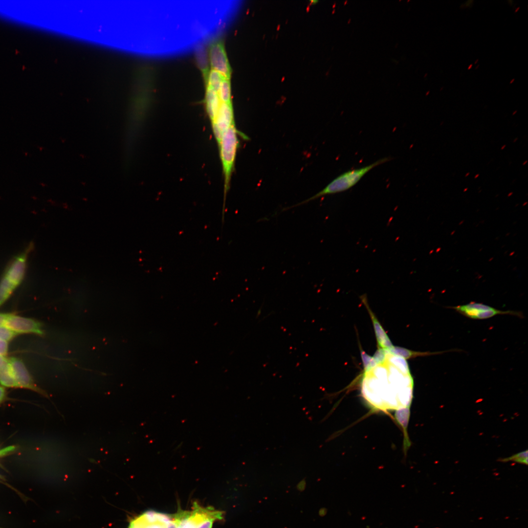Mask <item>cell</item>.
I'll list each match as a JSON object with an SVG mask.
<instances>
[{
    "instance_id": "2",
    "label": "cell",
    "mask_w": 528,
    "mask_h": 528,
    "mask_svg": "<svg viewBox=\"0 0 528 528\" xmlns=\"http://www.w3.org/2000/svg\"><path fill=\"white\" fill-rule=\"evenodd\" d=\"M392 159L390 157H384L369 165L348 171L338 176L316 194L290 207L285 208L283 211L306 204L322 196L346 191L356 184L372 169L391 160Z\"/></svg>"
},
{
    "instance_id": "21",
    "label": "cell",
    "mask_w": 528,
    "mask_h": 528,
    "mask_svg": "<svg viewBox=\"0 0 528 528\" xmlns=\"http://www.w3.org/2000/svg\"><path fill=\"white\" fill-rule=\"evenodd\" d=\"M9 315V313H0V327L4 326L5 321Z\"/></svg>"
},
{
    "instance_id": "7",
    "label": "cell",
    "mask_w": 528,
    "mask_h": 528,
    "mask_svg": "<svg viewBox=\"0 0 528 528\" xmlns=\"http://www.w3.org/2000/svg\"><path fill=\"white\" fill-rule=\"evenodd\" d=\"M209 518L222 520L223 512L211 507H203L195 503L193 511L182 521L180 528H197L201 523Z\"/></svg>"
},
{
    "instance_id": "15",
    "label": "cell",
    "mask_w": 528,
    "mask_h": 528,
    "mask_svg": "<svg viewBox=\"0 0 528 528\" xmlns=\"http://www.w3.org/2000/svg\"><path fill=\"white\" fill-rule=\"evenodd\" d=\"M218 93L221 102L232 104L230 79H223Z\"/></svg>"
},
{
    "instance_id": "5",
    "label": "cell",
    "mask_w": 528,
    "mask_h": 528,
    "mask_svg": "<svg viewBox=\"0 0 528 528\" xmlns=\"http://www.w3.org/2000/svg\"><path fill=\"white\" fill-rule=\"evenodd\" d=\"M465 317L475 319H484L498 314H510L522 317V313L512 310H501L490 306L475 302L450 307Z\"/></svg>"
},
{
    "instance_id": "14",
    "label": "cell",
    "mask_w": 528,
    "mask_h": 528,
    "mask_svg": "<svg viewBox=\"0 0 528 528\" xmlns=\"http://www.w3.org/2000/svg\"><path fill=\"white\" fill-rule=\"evenodd\" d=\"M0 383L8 387H18L11 366L8 362L0 367Z\"/></svg>"
},
{
    "instance_id": "10",
    "label": "cell",
    "mask_w": 528,
    "mask_h": 528,
    "mask_svg": "<svg viewBox=\"0 0 528 528\" xmlns=\"http://www.w3.org/2000/svg\"><path fill=\"white\" fill-rule=\"evenodd\" d=\"M209 57L212 69L219 72L224 78L230 79L231 68L221 42L218 41L211 44Z\"/></svg>"
},
{
    "instance_id": "19",
    "label": "cell",
    "mask_w": 528,
    "mask_h": 528,
    "mask_svg": "<svg viewBox=\"0 0 528 528\" xmlns=\"http://www.w3.org/2000/svg\"><path fill=\"white\" fill-rule=\"evenodd\" d=\"M216 520L213 518H209L201 523L197 528H212L213 522Z\"/></svg>"
},
{
    "instance_id": "20",
    "label": "cell",
    "mask_w": 528,
    "mask_h": 528,
    "mask_svg": "<svg viewBox=\"0 0 528 528\" xmlns=\"http://www.w3.org/2000/svg\"><path fill=\"white\" fill-rule=\"evenodd\" d=\"M8 352L7 341L0 339V355L5 356Z\"/></svg>"
},
{
    "instance_id": "11",
    "label": "cell",
    "mask_w": 528,
    "mask_h": 528,
    "mask_svg": "<svg viewBox=\"0 0 528 528\" xmlns=\"http://www.w3.org/2000/svg\"><path fill=\"white\" fill-rule=\"evenodd\" d=\"M8 360L18 387L29 389L44 395V392L35 384L31 375L21 360L14 357H10Z\"/></svg>"
},
{
    "instance_id": "27",
    "label": "cell",
    "mask_w": 528,
    "mask_h": 528,
    "mask_svg": "<svg viewBox=\"0 0 528 528\" xmlns=\"http://www.w3.org/2000/svg\"><path fill=\"white\" fill-rule=\"evenodd\" d=\"M519 8L520 7H518V8L515 10V12H517V11L519 9Z\"/></svg>"
},
{
    "instance_id": "26",
    "label": "cell",
    "mask_w": 528,
    "mask_h": 528,
    "mask_svg": "<svg viewBox=\"0 0 528 528\" xmlns=\"http://www.w3.org/2000/svg\"><path fill=\"white\" fill-rule=\"evenodd\" d=\"M514 80H515L514 79H513L512 80H511V81L510 82V84H512L514 82Z\"/></svg>"
},
{
    "instance_id": "9",
    "label": "cell",
    "mask_w": 528,
    "mask_h": 528,
    "mask_svg": "<svg viewBox=\"0 0 528 528\" xmlns=\"http://www.w3.org/2000/svg\"><path fill=\"white\" fill-rule=\"evenodd\" d=\"M171 518L168 515L148 511L132 519L128 528H166Z\"/></svg>"
},
{
    "instance_id": "22",
    "label": "cell",
    "mask_w": 528,
    "mask_h": 528,
    "mask_svg": "<svg viewBox=\"0 0 528 528\" xmlns=\"http://www.w3.org/2000/svg\"><path fill=\"white\" fill-rule=\"evenodd\" d=\"M5 395V390L3 388L0 386V402H1L4 399Z\"/></svg>"
},
{
    "instance_id": "16",
    "label": "cell",
    "mask_w": 528,
    "mask_h": 528,
    "mask_svg": "<svg viewBox=\"0 0 528 528\" xmlns=\"http://www.w3.org/2000/svg\"><path fill=\"white\" fill-rule=\"evenodd\" d=\"M224 78L219 72L212 69L208 74L207 86L218 92Z\"/></svg>"
},
{
    "instance_id": "1",
    "label": "cell",
    "mask_w": 528,
    "mask_h": 528,
    "mask_svg": "<svg viewBox=\"0 0 528 528\" xmlns=\"http://www.w3.org/2000/svg\"><path fill=\"white\" fill-rule=\"evenodd\" d=\"M362 382L363 397L376 410L409 411L413 380L405 358L380 349L374 357L364 360Z\"/></svg>"
},
{
    "instance_id": "29",
    "label": "cell",
    "mask_w": 528,
    "mask_h": 528,
    "mask_svg": "<svg viewBox=\"0 0 528 528\" xmlns=\"http://www.w3.org/2000/svg\"></svg>"
},
{
    "instance_id": "28",
    "label": "cell",
    "mask_w": 528,
    "mask_h": 528,
    "mask_svg": "<svg viewBox=\"0 0 528 528\" xmlns=\"http://www.w3.org/2000/svg\"><path fill=\"white\" fill-rule=\"evenodd\" d=\"M478 61V60H477L475 62V64H476Z\"/></svg>"
},
{
    "instance_id": "13",
    "label": "cell",
    "mask_w": 528,
    "mask_h": 528,
    "mask_svg": "<svg viewBox=\"0 0 528 528\" xmlns=\"http://www.w3.org/2000/svg\"><path fill=\"white\" fill-rule=\"evenodd\" d=\"M371 316L373 322L377 340L381 349L389 350L394 346L389 339L386 333L378 322L376 318L372 313Z\"/></svg>"
},
{
    "instance_id": "4",
    "label": "cell",
    "mask_w": 528,
    "mask_h": 528,
    "mask_svg": "<svg viewBox=\"0 0 528 528\" xmlns=\"http://www.w3.org/2000/svg\"><path fill=\"white\" fill-rule=\"evenodd\" d=\"M33 245L30 243L9 263L0 280V306L4 304L22 282L25 275L27 259Z\"/></svg>"
},
{
    "instance_id": "25",
    "label": "cell",
    "mask_w": 528,
    "mask_h": 528,
    "mask_svg": "<svg viewBox=\"0 0 528 528\" xmlns=\"http://www.w3.org/2000/svg\"><path fill=\"white\" fill-rule=\"evenodd\" d=\"M472 66H473V65H472V64H471V65H469V66H468V70H469V69H471V68L472 67Z\"/></svg>"
},
{
    "instance_id": "6",
    "label": "cell",
    "mask_w": 528,
    "mask_h": 528,
    "mask_svg": "<svg viewBox=\"0 0 528 528\" xmlns=\"http://www.w3.org/2000/svg\"><path fill=\"white\" fill-rule=\"evenodd\" d=\"M4 326L17 333H34L43 335L42 325L34 319L9 314Z\"/></svg>"
},
{
    "instance_id": "23",
    "label": "cell",
    "mask_w": 528,
    "mask_h": 528,
    "mask_svg": "<svg viewBox=\"0 0 528 528\" xmlns=\"http://www.w3.org/2000/svg\"><path fill=\"white\" fill-rule=\"evenodd\" d=\"M7 362H8V359L4 356L0 355V367L3 366Z\"/></svg>"
},
{
    "instance_id": "24",
    "label": "cell",
    "mask_w": 528,
    "mask_h": 528,
    "mask_svg": "<svg viewBox=\"0 0 528 528\" xmlns=\"http://www.w3.org/2000/svg\"><path fill=\"white\" fill-rule=\"evenodd\" d=\"M261 308H260V309H259L258 310V312H257V315H256V316H257V317H258V316H260V315L261 314Z\"/></svg>"
},
{
    "instance_id": "18",
    "label": "cell",
    "mask_w": 528,
    "mask_h": 528,
    "mask_svg": "<svg viewBox=\"0 0 528 528\" xmlns=\"http://www.w3.org/2000/svg\"><path fill=\"white\" fill-rule=\"evenodd\" d=\"M17 334L4 326L0 327V339L6 341L12 340Z\"/></svg>"
},
{
    "instance_id": "3",
    "label": "cell",
    "mask_w": 528,
    "mask_h": 528,
    "mask_svg": "<svg viewBox=\"0 0 528 528\" xmlns=\"http://www.w3.org/2000/svg\"><path fill=\"white\" fill-rule=\"evenodd\" d=\"M237 133L235 124L232 125L222 133L221 141L219 145L224 183L221 215L222 225L224 222L226 198L230 187L231 176L234 169L237 150L239 146Z\"/></svg>"
},
{
    "instance_id": "8",
    "label": "cell",
    "mask_w": 528,
    "mask_h": 528,
    "mask_svg": "<svg viewBox=\"0 0 528 528\" xmlns=\"http://www.w3.org/2000/svg\"><path fill=\"white\" fill-rule=\"evenodd\" d=\"M234 124L235 121L232 104L221 102L215 119L211 123L218 146L220 144L222 133Z\"/></svg>"
},
{
    "instance_id": "12",
    "label": "cell",
    "mask_w": 528,
    "mask_h": 528,
    "mask_svg": "<svg viewBox=\"0 0 528 528\" xmlns=\"http://www.w3.org/2000/svg\"><path fill=\"white\" fill-rule=\"evenodd\" d=\"M205 103L207 113L212 123L217 116L221 101L218 92L208 86L206 91Z\"/></svg>"
},
{
    "instance_id": "17",
    "label": "cell",
    "mask_w": 528,
    "mask_h": 528,
    "mask_svg": "<svg viewBox=\"0 0 528 528\" xmlns=\"http://www.w3.org/2000/svg\"><path fill=\"white\" fill-rule=\"evenodd\" d=\"M500 461L503 462H515L519 463L528 464V451H523L514 454L510 457L501 459Z\"/></svg>"
}]
</instances>
